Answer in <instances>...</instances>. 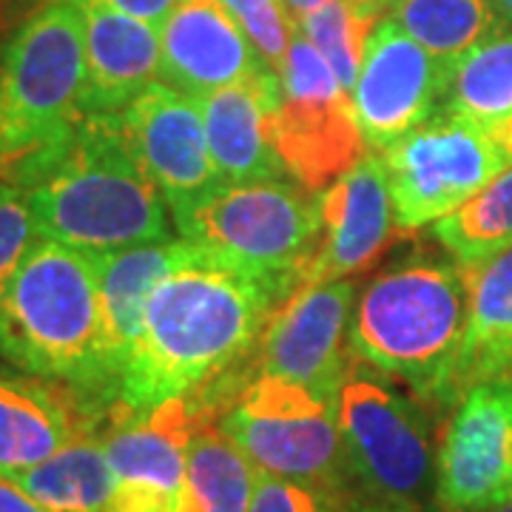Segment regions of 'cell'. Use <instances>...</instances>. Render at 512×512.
I'll return each instance as SVG.
<instances>
[{"label": "cell", "instance_id": "cell-26", "mask_svg": "<svg viewBox=\"0 0 512 512\" xmlns=\"http://www.w3.org/2000/svg\"><path fill=\"white\" fill-rule=\"evenodd\" d=\"M390 18L421 49L453 66L478 43L510 29L490 0H396Z\"/></svg>", "mask_w": 512, "mask_h": 512}, {"label": "cell", "instance_id": "cell-39", "mask_svg": "<svg viewBox=\"0 0 512 512\" xmlns=\"http://www.w3.org/2000/svg\"><path fill=\"white\" fill-rule=\"evenodd\" d=\"M40 3H43V0H40Z\"/></svg>", "mask_w": 512, "mask_h": 512}, {"label": "cell", "instance_id": "cell-27", "mask_svg": "<svg viewBox=\"0 0 512 512\" xmlns=\"http://www.w3.org/2000/svg\"><path fill=\"white\" fill-rule=\"evenodd\" d=\"M433 225L439 245L456 262H481L512 248V165L473 200Z\"/></svg>", "mask_w": 512, "mask_h": 512}, {"label": "cell", "instance_id": "cell-19", "mask_svg": "<svg viewBox=\"0 0 512 512\" xmlns=\"http://www.w3.org/2000/svg\"><path fill=\"white\" fill-rule=\"evenodd\" d=\"M205 137L222 183L291 180L274 146V114L279 106V74L265 72L197 100Z\"/></svg>", "mask_w": 512, "mask_h": 512}, {"label": "cell", "instance_id": "cell-3", "mask_svg": "<svg viewBox=\"0 0 512 512\" xmlns=\"http://www.w3.org/2000/svg\"><path fill=\"white\" fill-rule=\"evenodd\" d=\"M0 356L109 419L117 376L106 356L97 254L37 239L0 305Z\"/></svg>", "mask_w": 512, "mask_h": 512}, {"label": "cell", "instance_id": "cell-8", "mask_svg": "<svg viewBox=\"0 0 512 512\" xmlns=\"http://www.w3.org/2000/svg\"><path fill=\"white\" fill-rule=\"evenodd\" d=\"M256 470L353 498L336 402L311 387L259 370L217 421Z\"/></svg>", "mask_w": 512, "mask_h": 512}, {"label": "cell", "instance_id": "cell-36", "mask_svg": "<svg viewBox=\"0 0 512 512\" xmlns=\"http://www.w3.org/2000/svg\"><path fill=\"white\" fill-rule=\"evenodd\" d=\"M490 3H493L495 12H498V15L504 18V23L512 29V0H490Z\"/></svg>", "mask_w": 512, "mask_h": 512}, {"label": "cell", "instance_id": "cell-11", "mask_svg": "<svg viewBox=\"0 0 512 512\" xmlns=\"http://www.w3.org/2000/svg\"><path fill=\"white\" fill-rule=\"evenodd\" d=\"M512 501V379L473 384L444 424L436 453V504L493 512Z\"/></svg>", "mask_w": 512, "mask_h": 512}, {"label": "cell", "instance_id": "cell-6", "mask_svg": "<svg viewBox=\"0 0 512 512\" xmlns=\"http://www.w3.org/2000/svg\"><path fill=\"white\" fill-rule=\"evenodd\" d=\"M180 234L262 279L276 305L299 285L319 242V205L288 180L222 183L174 217Z\"/></svg>", "mask_w": 512, "mask_h": 512}, {"label": "cell", "instance_id": "cell-14", "mask_svg": "<svg viewBox=\"0 0 512 512\" xmlns=\"http://www.w3.org/2000/svg\"><path fill=\"white\" fill-rule=\"evenodd\" d=\"M353 308L356 285L350 279L293 288L271 311L259 336V370L288 376L336 402L348 365L345 330H350Z\"/></svg>", "mask_w": 512, "mask_h": 512}, {"label": "cell", "instance_id": "cell-31", "mask_svg": "<svg viewBox=\"0 0 512 512\" xmlns=\"http://www.w3.org/2000/svg\"><path fill=\"white\" fill-rule=\"evenodd\" d=\"M348 501L350 498H336L325 490L259 470L248 512H342Z\"/></svg>", "mask_w": 512, "mask_h": 512}, {"label": "cell", "instance_id": "cell-32", "mask_svg": "<svg viewBox=\"0 0 512 512\" xmlns=\"http://www.w3.org/2000/svg\"><path fill=\"white\" fill-rule=\"evenodd\" d=\"M100 3H106V6L123 12V15H131V18L146 20V23L160 29L180 0H100Z\"/></svg>", "mask_w": 512, "mask_h": 512}, {"label": "cell", "instance_id": "cell-35", "mask_svg": "<svg viewBox=\"0 0 512 512\" xmlns=\"http://www.w3.org/2000/svg\"><path fill=\"white\" fill-rule=\"evenodd\" d=\"M279 3H282L285 15L291 18V23H296V20H302L305 15H311V12L325 9V6L333 3V0H279Z\"/></svg>", "mask_w": 512, "mask_h": 512}, {"label": "cell", "instance_id": "cell-25", "mask_svg": "<svg viewBox=\"0 0 512 512\" xmlns=\"http://www.w3.org/2000/svg\"><path fill=\"white\" fill-rule=\"evenodd\" d=\"M259 470L220 424H208L188 444L183 512H248Z\"/></svg>", "mask_w": 512, "mask_h": 512}, {"label": "cell", "instance_id": "cell-9", "mask_svg": "<svg viewBox=\"0 0 512 512\" xmlns=\"http://www.w3.org/2000/svg\"><path fill=\"white\" fill-rule=\"evenodd\" d=\"M274 146L291 180L319 194L365 157V137L348 92L308 37L293 29L279 66Z\"/></svg>", "mask_w": 512, "mask_h": 512}, {"label": "cell", "instance_id": "cell-2", "mask_svg": "<svg viewBox=\"0 0 512 512\" xmlns=\"http://www.w3.org/2000/svg\"><path fill=\"white\" fill-rule=\"evenodd\" d=\"M12 183L26 188L37 239L89 254L171 239V208L123 114H83L52 154Z\"/></svg>", "mask_w": 512, "mask_h": 512}, {"label": "cell", "instance_id": "cell-24", "mask_svg": "<svg viewBox=\"0 0 512 512\" xmlns=\"http://www.w3.org/2000/svg\"><path fill=\"white\" fill-rule=\"evenodd\" d=\"M3 478L15 481L49 512H106L114 495V470L100 427L77 436L35 467Z\"/></svg>", "mask_w": 512, "mask_h": 512}, {"label": "cell", "instance_id": "cell-22", "mask_svg": "<svg viewBox=\"0 0 512 512\" xmlns=\"http://www.w3.org/2000/svg\"><path fill=\"white\" fill-rule=\"evenodd\" d=\"M467 299V345L461 359L464 393L487 379L512 376V248L481 262H458Z\"/></svg>", "mask_w": 512, "mask_h": 512}, {"label": "cell", "instance_id": "cell-20", "mask_svg": "<svg viewBox=\"0 0 512 512\" xmlns=\"http://www.w3.org/2000/svg\"><path fill=\"white\" fill-rule=\"evenodd\" d=\"M100 421L60 384L0 373V476L52 458Z\"/></svg>", "mask_w": 512, "mask_h": 512}, {"label": "cell", "instance_id": "cell-18", "mask_svg": "<svg viewBox=\"0 0 512 512\" xmlns=\"http://www.w3.org/2000/svg\"><path fill=\"white\" fill-rule=\"evenodd\" d=\"M86 29L83 114H120L160 80V29L100 0H77Z\"/></svg>", "mask_w": 512, "mask_h": 512}, {"label": "cell", "instance_id": "cell-4", "mask_svg": "<svg viewBox=\"0 0 512 512\" xmlns=\"http://www.w3.org/2000/svg\"><path fill=\"white\" fill-rule=\"evenodd\" d=\"M470 299L458 262L416 251L367 282L350 322V350L404 382L427 407L464 396L461 359Z\"/></svg>", "mask_w": 512, "mask_h": 512}, {"label": "cell", "instance_id": "cell-15", "mask_svg": "<svg viewBox=\"0 0 512 512\" xmlns=\"http://www.w3.org/2000/svg\"><path fill=\"white\" fill-rule=\"evenodd\" d=\"M120 114L151 180L163 191L171 217H180L220 188L222 177L194 97L157 80Z\"/></svg>", "mask_w": 512, "mask_h": 512}, {"label": "cell", "instance_id": "cell-21", "mask_svg": "<svg viewBox=\"0 0 512 512\" xmlns=\"http://www.w3.org/2000/svg\"><path fill=\"white\" fill-rule=\"evenodd\" d=\"M191 251H194V242L168 239V242H151V245L97 254L106 356L117 376V390H120V376H123L131 345L143 325V313H146L151 293L174 268L183 265Z\"/></svg>", "mask_w": 512, "mask_h": 512}, {"label": "cell", "instance_id": "cell-40", "mask_svg": "<svg viewBox=\"0 0 512 512\" xmlns=\"http://www.w3.org/2000/svg\"><path fill=\"white\" fill-rule=\"evenodd\" d=\"M510 379H512V376H510Z\"/></svg>", "mask_w": 512, "mask_h": 512}, {"label": "cell", "instance_id": "cell-12", "mask_svg": "<svg viewBox=\"0 0 512 512\" xmlns=\"http://www.w3.org/2000/svg\"><path fill=\"white\" fill-rule=\"evenodd\" d=\"M217 419L197 396H180L143 416H109L103 444L114 470L106 512H183L188 444Z\"/></svg>", "mask_w": 512, "mask_h": 512}, {"label": "cell", "instance_id": "cell-10", "mask_svg": "<svg viewBox=\"0 0 512 512\" xmlns=\"http://www.w3.org/2000/svg\"><path fill=\"white\" fill-rule=\"evenodd\" d=\"M396 225L413 234L484 191L512 157L476 126L436 111L382 151Z\"/></svg>", "mask_w": 512, "mask_h": 512}, {"label": "cell", "instance_id": "cell-33", "mask_svg": "<svg viewBox=\"0 0 512 512\" xmlns=\"http://www.w3.org/2000/svg\"><path fill=\"white\" fill-rule=\"evenodd\" d=\"M0 512H49L32 495H26L15 481L0 476Z\"/></svg>", "mask_w": 512, "mask_h": 512}, {"label": "cell", "instance_id": "cell-5", "mask_svg": "<svg viewBox=\"0 0 512 512\" xmlns=\"http://www.w3.org/2000/svg\"><path fill=\"white\" fill-rule=\"evenodd\" d=\"M86 29L77 0H43L0 46V177L20 180L83 117Z\"/></svg>", "mask_w": 512, "mask_h": 512}, {"label": "cell", "instance_id": "cell-38", "mask_svg": "<svg viewBox=\"0 0 512 512\" xmlns=\"http://www.w3.org/2000/svg\"><path fill=\"white\" fill-rule=\"evenodd\" d=\"M493 512H512V501L510 504H504V507H498V510H493Z\"/></svg>", "mask_w": 512, "mask_h": 512}, {"label": "cell", "instance_id": "cell-16", "mask_svg": "<svg viewBox=\"0 0 512 512\" xmlns=\"http://www.w3.org/2000/svg\"><path fill=\"white\" fill-rule=\"evenodd\" d=\"M316 205L322 228L316 251L299 274V285L350 279L370 268L396 234H402L396 231L399 225L382 154H365L322 191Z\"/></svg>", "mask_w": 512, "mask_h": 512}, {"label": "cell", "instance_id": "cell-37", "mask_svg": "<svg viewBox=\"0 0 512 512\" xmlns=\"http://www.w3.org/2000/svg\"><path fill=\"white\" fill-rule=\"evenodd\" d=\"M424 512H447V510H441L439 504H436V501H433V504H430V507H427V510Z\"/></svg>", "mask_w": 512, "mask_h": 512}, {"label": "cell", "instance_id": "cell-30", "mask_svg": "<svg viewBox=\"0 0 512 512\" xmlns=\"http://www.w3.org/2000/svg\"><path fill=\"white\" fill-rule=\"evenodd\" d=\"M222 6L242 26V32L254 43L259 57L274 72H279L293 37V23L285 15L282 3L279 0H222Z\"/></svg>", "mask_w": 512, "mask_h": 512}, {"label": "cell", "instance_id": "cell-34", "mask_svg": "<svg viewBox=\"0 0 512 512\" xmlns=\"http://www.w3.org/2000/svg\"><path fill=\"white\" fill-rule=\"evenodd\" d=\"M342 512H424L413 504H384V501H370L365 495H353Z\"/></svg>", "mask_w": 512, "mask_h": 512}, {"label": "cell", "instance_id": "cell-23", "mask_svg": "<svg viewBox=\"0 0 512 512\" xmlns=\"http://www.w3.org/2000/svg\"><path fill=\"white\" fill-rule=\"evenodd\" d=\"M441 111L476 126L512 157V29L458 60Z\"/></svg>", "mask_w": 512, "mask_h": 512}, {"label": "cell", "instance_id": "cell-13", "mask_svg": "<svg viewBox=\"0 0 512 512\" xmlns=\"http://www.w3.org/2000/svg\"><path fill=\"white\" fill-rule=\"evenodd\" d=\"M453 63L421 49L396 20L382 18L370 32L353 86V111L370 148L384 151L441 109Z\"/></svg>", "mask_w": 512, "mask_h": 512}, {"label": "cell", "instance_id": "cell-29", "mask_svg": "<svg viewBox=\"0 0 512 512\" xmlns=\"http://www.w3.org/2000/svg\"><path fill=\"white\" fill-rule=\"evenodd\" d=\"M35 242L37 231L26 188L0 177V305Z\"/></svg>", "mask_w": 512, "mask_h": 512}, {"label": "cell", "instance_id": "cell-17", "mask_svg": "<svg viewBox=\"0 0 512 512\" xmlns=\"http://www.w3.org/2000/svg\"><path fill=\"white\" fill-rule=\"evenodd\" d=\"M274 72L222 0H180L160 26V83L202 100Z\"/></svg>", "mask_w": 512, "mask_h": 512}, {"label": "cell", "instance_id": "cell-7", "mask_svg": "<svg viewBox=\"0 0 512 512\" xmlns=\"http://www.w3.org/2000/svg\"><path fill=\"white\" fill-rule=\"evenodd\" d=\"M336 419L356 495L421 507L436 476L427 416L356 350L348 353Z\"/></svg>", "mask_w": 512, "mask_h": 512}, {"label": "cell", "instance_id": "cell-28", "mask_svg": "<svg viewBox=\"0 0 512 512\" xmlns=\"http://www.w3.org/2000/svg\"><path fill=\"white\" fill-rule=\"evenodd\" d=\"M376 23L379 20L367 15L365 9L356 6L353 0H333L325 9L296 20L293 29H299L319 49V55L328 60L342 89L350 94L356 86L367 40H370V32L376 29Z\"/></svg>", "mask_w": 512, "mask_h": 512}, {"label": "cell", "instance_id": "cell-1", "mask_svg": "<svg viewBox=\"0 0 512 512\" xmlns=\"http://www.w3.org/2000/svg\"><path fill=\"white\" fill-rule=\"evenodd\" d=\"M274 308L262 279L194 245L148 299L109 416H143L239 370Z\"/></svg>", "mask_w": 512, "mask_h": 512}]
</instances>
